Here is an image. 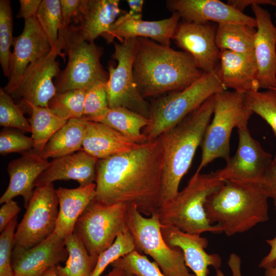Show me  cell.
<instances>
[{
  "mask_svg": "<svg viewBox=\"0 0 276 276\" xmlns=\"http://www.w3.org/2000/svg\"><path fill=\"white\" fill-rule=\"evenodd\" d=\"M225 90L218 67L212 72L204 73L185 89L156 99L149 107V123L143 132L148 142L176 126L210 97Z\"/></svg>",
  "mask_w": 276,
  "mask_h": 276,
  "instance_id": "8992f818",
  "label": "cell"
},
{
  "mask_svg": "<svg viewBox=\"0 0 276 276\" xmlns=\"http://www.w3.org/2000/svg\"><path fill=\"white\" fill-rule=\"evenodd\" d=\"M266 243L270 248L269 252L260 261L259 267L266 269L276 262V236L270 239L266 240Z\"/></svg>",
  "mask_w": 276,
  "mask_h": 276,
  "instance_id": "c3c4849f",
  "label": "cell"
},
{
  "mask_svg": "<svg viewBox=\"0 0 276 276\" xmlns=\"http://www.w3.org/2000/svg\"><path fill=\"white\" fill-rule=\"evenodd\" d=\"M0 125L25 132L31 131L29 121L20 107L15 104L12 98L4 88H0Z\"/></svg>",
  "mask_w": 276,
  "mask_h": 276,
  "instance_id": "74e56055",
  "label": "cell"
},
{
  "mask_svg": "<svg viewBox=\"0 0 276 276\" xmlns=\"http://www.w3.org/2000/svg\"><path fill=\"white\" fill-rule=\"evenodd\" d=\"M86 120L82 150L98 160L130 151L141 145L104 124Z\"/></svg>",
  "mask_w": 276,
  "mask_h": 276,
  "instance_id": "484cf974",
  "label": "cell"
},
{
  "mask_svg": "<svg viewBox=\"0 0 276 276\" xmlns=\"http://www.w3.org/2000/svg\"><path fill=\"white\" fill-rule=\"evenodd\" d=\"M132 67L144 98L181 90L204 73L188 53L142 37L135 39Z\"/></svg>",
  "mask_w": 276,
  "mask_h": 276,
  "instance_id": "7a4b0ae2",
  "label": "cell"
},
{
  "mask_svg": "<svg viewBox=\"0 0 276 276\" xmlns=\"http://www.w3.org/2000/svg\"><path fill=\"white\" fill-rule=\"evenodd\" d=\"M17 218L10 222L0 236V276H13L11 259Z\"/></svg>",
  "mask_w": 276,
  "mask_h": 276,
  "instance_id": "b9f144b4",
  "label": "cell"
},
{
  "mask_svg": "<svg viewBox=\"0 0 276 276\" xmlns=\"http://www.w3.org/2000/svg\"><path fill=\"white\" fill-rule=\"evenodd\" d=\"M59 209L54 233L64 239L73 233L76 223L96 197V183L74 189H56Z\"/></svg>",
  "mask_w": 276,
  "mask_h": 276,
  "instance_id": "4316f807",
  "label": "cell"
},
{
  "mask_svg": "<svg viewBox=\"0 0 276 276\" xmlns=\"http://www.w3.org/2000/svg\"><path fill=\"white\" fill-rule=\"evenodd\" d=\"M127 273L137 276H166L156 263L150 261L145 256L134 250L118 259L111 264Z\"/></svg>",
  "mask_w": 276,
  "mask_h": 276,
  "instance_id": "f35d334b",
  "label": "cell"
},
{
  "mask_svg": "<svg viewBox=\"0 0 276 276\" xmlns=\"http://www.w3.org/2000/svg\"><path fill=\"white\" fill-rule=\"evenodd\" d=\"M265 270L264 276H276V262Z\"/></svg>",
  "mask_w": 276,
  "mask_h": 276,
  "instance_id": "816d5d0a",
  "label": "cell"
},
{
  "mask_svg": "<svg viewBox=\"0 0 276 276\" xmlns=\"http://www.w3.org/2000/svg\"><path fill=\"white\" fill-rule=\"evenodd\" d=\"M260 185L268 198L273 200L276 210V151Z\"/></svg>",
  "mask_w": 276,
  "mask_h": 276,
  "instance_id": "7bdbcfd3",
  "label": "cell"
},
{
  "mask_svg": "<svg viewBox=\"0 0 276 276\" xmlns=\"http://www.w3.org/2000/svg\"><path fill=\"white\" fill-rule=\"evenodd\" d=\"M31 116L29 120L33 142V150L40 155L52 136L67 121L60 118L48 107L31 105Z\"/></svg>",
  "mask_w": 276,
  "mask_h": 276,
  "instance_id": "1f68e13d",
  "label": "cell"
},
{
  "mask_svg": "<svg viewBox=\"0 0 276 276\" xmlns=\"http://www.w3.org/2000/svg\"><path fill=\"white\" fill-rule=\"evenodd\" d=\"M119 0H81L73 18L83 38L89 42L106 33L121 12Z\"/></svg>",
  "mask_w": 276,
  "mask_h": 276,
  "instance_id": "cb8c5ba5",
  "label": "cell"
},
{
  "mask_svg": "<svg viewBox=\"0 0 276 276\" xmlns=\"http://www.w3.org/2000/svg\"><path fill=\"white\" fill-rule=\"evenodd\" d=\"M106 276H126V272L119 268L113 267Z\"/></svg>",
  "mask_w": 276,
  "mask_h": 276,
  "instance_id": "f907efd6",
  "label": "cell"
},
{
  "mask_svg": "<svg viewBox=\"0 0 276 276\" xmlns=\"http://www.w3.org/2000/svg\"><path fill=\"white\" fill-rule=\"evenodd\" d=\"M86 121L84 118L68 120L46 144L40 157L54 159L82 150Z\"/></svg>",
  "mask_w": 276,
  "mask_h": 276,
  "instance_id": "83f0119b",
  "label": "cell"
},
{
  "mask_svg": "<svg viewBox=\"0 0 276 276\" xmlns=\"http://www.w3.org/2000/svg\"><path fill=\"white\" fill-rule=\"evenodd\" d=\"M166 7L177 13L183 21L234 23L256 28V19L219 0H168Z\"/></svg>",
  "mask_w": 276,
  "mask_h": 276,
  "instance_id": "d6986e66",
  "label": "cell"
},
{
  "mask_svg": "<svg viewBox=\"0 0 276 276\" xmlns=\"http://www.w3.org/2000/svg\"><path fill=\"white\" fill-rule=\"evenodd\" d=\"M61 13V27L71 25L81 3V0H60Z\"/></svg>",
  "mask_w": 276,
  "mask_h": 276,
  "instance_id": "f6af8a7d",
  "label": "cell"
},
{
  "mask_svg": "<svg viewBox=\"0 0 276 276\" xmlns=\"http://www.w3.org/2000/svg\"><path fill=\"white\" fill-rule=\"evenodd\" d=\"M20 208L13 199L4 203L0 209V232L2 233L20 212Z\"/></svg>",
  "mask_w": 276,
  "mask_h": 276,
  "instance_id": "ee69618b",
  "label": "cell"
},
{
  "mask_svg": "<svg viewBox=\"0 0 276 276\" xmlns=\"http://www.w3.org/2000/svg\"><path fill=\"white\" fill-rule=\"evenodd\" d=\"M34 142L31 137L25 135L19 130L4 128L0 133V154L6 155L18 152L21 154L33 149Z\"/></svg>",
  "mask_w": 276,
  "mask_h": 276,
  "instance_id": "60d3db41",
  "label": "cell"
},
{
  "mask_svg": "<svg viewBox=\"0 0 276 276\" xmlns=\"http://www.w3.org/2000/svg\"><path fill=\"white\" fill-rule=\"evenodd\" d=\"M136 38L114 42L111 55L117 65L108 66V79L106 88L109 108L122 107L148 118L149 107L140 93L133 76V60Z\"/></svg>",
  "mask_w": 276,
  "mask_h": 276,
  "instance_id": "8fae6325",
  "label": "cell"
},
{
  "mask_svg": "<svg viewBox=\"0 0 276 276\" xmlns=\"http://www.w3.org/2000/svg\"><path fill=\"white\" fill-rule=\"evenodd\" d=\"M98 160L83 150L54 158L36 180L34 187L61 180H74L80 187L88 186L95 181Z\"/></svg>",
  "mask_w": 276,
  "mask_h": 276,
  "instance_id": "603a6c76",
  "label": "cell"
},
{
  "mask_svg": "<svg viewBox=\"0 0 276 276\" xmlns=\"http://www.w3.org/2000/svg\"><path fill=\"white\" fill-rule=\"evenodd\" d=\"M224 182L214 172L194 174L187 186L173 199L162 204L157 211L161 226H173L190 234L221 233L212 224L205 211L208 197Z\"/></svg>",
  "mask_w": 276,
  "mask_h": 276,
  "instance_id": "5b68a950",
  "label": "cell"
},
{
  "mask_svg": "<svg viewBox=\"0 0 276 276\" xmlns=\"http://www.w3.org/2000/svg\"><path fill=\"white\" fill-rule=\"evenodd\" d=\"M128 204L111 205L93 200L77 220L73 233L89 254L98 256L127 230Z\"/></svg>",
  "mask_w": 276,
  "mask_h": 276,
  "instance_id": "30bf717a",
  "label": "cell"
},
{
  "mask_svg": "<svg viewBox=\"0 0 276 276\" xmlns=\"http://www.w3.org/2000/svg\"><path fill=\"white\" fill-rule=\"evenodd\" d=\"M251 8L257 22L254 54L260 88L276 89V27L266 9L256 4Z\"/></svg>",
  "mask_w": 276,
  "mask_h": 276,
  "instance_id": "ffe728a7",
  "label": "cell"
},
{
  "mask_svg": "<svg viewBox=\"0 0 276 276\" xmlns=\"http://www.w3.org/2000/svg\"><path fill=\"white\" fill-rule=\"evenodd\" d=\"M126 276H137V275L126 272Z\"/></svg>",
  "mask_w": 276,
  "mask_h": 276,
  "instance_id": "11a10c76",
  "label": "cell"
},
{
  "mask_svg": "<svg viewBox=\"0 0 276 276\" xmlns=\"http://www.w3.org/2000/svg\"><path fill=\"white\" fill-rule=\"evenodd\" d=\"M127 3L129 7L128 12L132 15H141L144 5L143 0H127Z\"/></svg>",
  "mask_w": 276,
  "mask_h": 276,
  "instance_id": "681fc988",
  "label": "cell"
},
{
  "mask_svg": "<svg viewBox=\"0 0 276 276\" xmlns=\"http://www.w3.org/2000/svg\"><path fill=\"white\" fill-rule=\"evenodd\" d=\"M268 199L260 183L227 180L209 195L204 209L210 222L231 236L269 219Z\"/></svg>",
  "mask_w": 276,
  "mask_h": 276,
  "instance_id": "277c9868",
  "label": "cell"
},
{
  "mask_svg": "<svg viewBox=\"0 0 276 276\" xmlns=\"http://www.w3.org/2000/svg\"><path fill=\"white\" fill-rule=\"evenodd\" d=\"M68 252L65 265L54 267L58 276H90L94 270L98 257L88 253L80 239L73 233L64 238Z\"/></svg>",
  "mask_w": 276,
  "mask_h": 276,
  "instance_id": "f546056e",
  "label": "cell"
},
{
  "mask_svg": "<svg viewBox=\"0 0 276 276\" xmlns=\"http://www.w3.org/2000/svg\"><path fill=\"white\" fill-rule=\"evenodd\" d=\"M106 83L99 82L86 90L83 118L89 120L97 117L108 109Z\"/></svg>",
  "mask_w": 276,
  "mask_h": 276,
  "instance_id": "ab89813d",
  "label": "cell"
},
{
  "mask_svg": "<svg viewBox=\"0 0 276 276\" xmlns=\"http://www.w3.org/2000/svg\"><path fill=\"white\" fill-rule=\"evenodd\" d=\"M57 43L45 56L30 64L20 77L10 94L12 98H20L21 103L48 107L50 100L57 93L53 79L60 72L58 56L64 59L65 54Z\"/></svg>",
  "mask_w": 276,
  "mask_h": 276,
  "instance_id": "4fadbf2b",
  "label": "cell"
},
{
  "mask_svg": "<svg viewBox=\"0 0 276 276\" xmlns=\"http://www.w3.org/2000/svg\"><path fill=\"white\" fill-rule=\"evenodd\" d=\"M67 258L64 239L54 233L30 248L14 247L11 259L13 276H43L47 270Z\"/></svg>",
  "mask_w": 276,
  "mask_h": 276,
  "instance_id": "e0dca14e",
  "label": "cell"
},
{
  "mask_svg": "<svg viewBox=\"0 0 276 276\" xmlns=\"http://www.w3.org/2000/svg\"><path fill=\"white\" fill-rule=\"evenodd\" d=\"M245 96L251 110L268 123L276 136V89L252 90Z\"/></svg>",
  "mask_w": 276,
  "mask_h": 276,
  "instance_id": "d590c367",
  "label": "cell"
},
{
  "mask_svg": "<svg viewBox=\"0 0 276 276\" xmlns=\"http://www.w3.org/2000/svg\"><path fill=\"white\" fill-rule=\"evenodd\" d=\"M238 276H241V274L238 275Z\"/></svg>",
  "mask_w": 276,
  "mask_h": 276,
  "instance_id": "6f0895ef",
  "label": "cell"
},
{
  "mask_svg": "<svg viewBox=\"0 0 276 276\" xmlns=\"http://www.w3.org/2000/svg\"><path fill=\"white\" fill-rule=\"evenodd\" d=\"M135 250L133 238L129 231L119 234L112 244L98 256L90 276H100L108 265Z\"/></svg>",
  "mask_w": 276,
  "mask_h": 276,
  "instance_id": "8d00e7d4",
  "label": "cell"
},
{
  "mask_svg": "<svg viewBox=\"0 0 276 276\" xmlns=\"http://www.w3.org/2000/svg\"><path fill=\"white\" fill-rule=\"evenodd\" d=\"M142 14L132 15L128 12L119 16L109 30L102 35L107 43L114 38L121 42L125 39L142 37L159 44L170 46L180 17L176 12L159 20L148 21L142 19Z\"/></svg>",
  "mask_w": 276,
  "mask_h": 276,
  "instance_id": "ac0fdd59",
  "label": "cell"
},
{
  "mask_svg": "<svg viewBox=\"0 0 276 276\" xmlns=\"http://www.w3.org/2000/svg\"><path fill=\"white\" fill-rule=\"evenodd\" d=\"M218 71L221 81L226 89L231 88L233 91L246 94L260 88L254 52L242 54L220 51Z\"/></svg>",
  "mask_w": 276,
  "mask_h": 276,
  "instance_id": "d4e9b609",
  "label": "cell"
},
{
  "mask_svg": "<svg viewBox=\"0 0 276 276\" xmlns=\"http://www.w3.org/2000/svg\"><path fill=\"white\" fill-rule=\"evenodd\" d=\"M57 43L68 57L65 68L55 78L57 93L71 89L86 90L99 82H106L108 73L101 63L103 49L85 40L77 27H61Z\"/></svg>",
  "mask_w": 276,
  "mask_h": 276,
  "instance_id": "52a82bcc",
  "label": "cell"
},
{
  "mask_svg": "<svg viewBox=\"0 0 276 276\" xmlns=\"http://www.w3.org/2000/svg\"><path fill=\"white\" fill-rule=\"evenodd\" d=\"M226 3L241 12H243L244 9L247 7L256 4L260 6L265 5L276 6V1L274 0H228Z\"/></svg>",
  "mask_w": 276,
  "mask_h": 276,
  "instance_id": "7dc6e473",
  "label": "cell"
},
{
  "mask_svg": "<svg viewBox=\"0 0 276 276\" xmlns=\"http://www.w3.org/2000/svg\"><path fill=\"white\" fill-rule=\"evenodd\" d=\"M216 29L209 22L182 20L172 38L179 48L192 57L203 73L212 72L219 65L220 50L216 42Z\"/></svg>",
  "mask_w": 276,
  "mask_h": 276,
  "instance_id": "9a60e30c",
  "label": "cell"
},
{
  "mask_svg": "<svg viewBox=\"0 0 276 276\" xmlns=\"http://www.w3.org/2000/svg\"><path fill=\"white\" fill-rule=\"evenodd\" d=\"M161 232L170 246L181 249L187 266L195 276H208L209 266L215 270L221 267L220 256L205 251L208 240L200 235L186 233L173 226H161Z\"/></svg>",
  "mask_w": 276,
  "mask_h": 276,
  "instance_id": "44dd1931",
  "label": "cell"
},
{
  "mask_svg": "<svg viewBox=\"0 0 276 276\" xmlns=\"http://www.w3.org/2000/svg\"><path fill=\"white\" fill-rule=\"evenodd\" d=\"M215 95L158 139L163 156L159 206L178 193L181 180L188 171L213 115Z\"/></svg>",
  "mask_w": 276,
  "mask_h": 276,
  "instance_id": "3957f363",
  "label": "cell"
},
{
  "mask_svg": "<svg viewBox=\"0 0 276 276\" xmlns=\"http://www.w3.org/2000/svg\"><path fill=\"white\" fill-rule=\"evenodd\" d=\"M274 14H275V21H276V11H275V13H274Z\"/></svg>",
  "mask_w": 276,
  "mask_h": 276,
  "instance_id": "9f6ffc18",
  "label": "cell"
},
{
  "mask_svg": "<svg viewBox=\"0 0 276 276\" xmlns=\"http://www.w3.org/2000/svg\"><path fill=\"white\" fill-rule=\"evenodd\" d=\"M9 63L8 82L4 90L9 95L28 66L52 50L36 16L25 20L22 33L14 37Z\"/></svg>",
  "mask_w": 276,
  "mask_h": 276,
  "instance_id": "2e32d148",
  "label": "cell"
},
{
  "mask_svg": "<svg viewBox=\"0 0 276 276\" xmlns=\"http://www.w3.org/2000/svg\"><path fill=\"white\" fill-rule=\"evenodd\" d=\"M19 2L20 8L16 17L26 20L36 16L42 0H19Z\"/></svg>",
  "mask_w": 276,
  "mask_h": 276,
  "instance_id": "bcb514c9",
  "label": "cell"
},
{
  "mask_svg": "<svg viewBox=\"0 0 276 276\" xmlns=\"http://www.w3.org/2000/svg\"><path fill=\"white\" fill-rule=\"evenodd\" d=\"M43 276H58L55 271L54 268H52L47 270Z\"/></svg>",
  "mask_w": 276,
  "mask_h": 276,
  "instance_id": "f5cc1de1",
  "label": "cell"
},
{
  "mask_svg": "<svg viewBox=\"0 0 276 276\" xmlns=\"http://www.w3.org/2000/svg\"><path fill=\"white\" fill-rule=\"evenodd\" d=\"M13 16L11 2L0 1V63L5 77L9 75L11 47L14 38L12 36Z\"/></svg>",
  "mask_w": 276,
  "mask_h": 276,
  "instance_id": "e575fe53",
  "label": "cell"
},
{
  "mask_svg": "<svg viewBox=\"0 0 276 276\" xmlns=\"http://www.w3.org/2000/svg\"><path fill=\"white\" fill-rule=\"evenodd\" d=\"M239 143L236 152L222 169L214 172L220 180L261 182L272 160L260 142L254 139L247 127L238 129Z\"/></svg>",
  "mask_w": 276,
  "mask_h": 276,
  "instance_id": "5bb4252c",
  "label": "cell"
},
{
  "mask_svg": "<svg viewBox=\"0 0 276 276\" xmlns=\"http://www.w3.org/2000/svg\"><path fill=\"white\" fill-rule=\"evenodd\" d=\"M49 164L47 159L41 158L33 149L11 161L7 167L9 183L0 198V203L21 196L26 209L33 193L34 183Z\"/></svg>",
  "mask_w": 276,
  "mask_h": 276,
  "instance_id": "7402d4cb",
  "label": "cell"
},
{
  "mask_svg": "<svg viewBox=\"0 0 276 276\" xmlns=\"http://www.w3.org/2000/svg\"><path fill=\"white\" fill-rule=\"evenodd\" d=\"M88 120L104 124L136 143L148 142L142 129L148 125V118L128 108H108L102 115Z\"/></svg>",
  "mask_w": 276,
  "mask_h": 276,
  "instance_id": "f1b7e54d",
  "label": "cell"
},
{
  "mask_svg": "<svg viewBox=\"0 0 276 276\" xmlns=\"http://www.w3.org/2000/svg\"><path fill=\"white\" fill-rule=\"evenodd\" d=\"M85 93L86 90L79 89L57 93L49 101L48 107L66 121L83 118Z\"/></svg>",
  "mask_w": 276,
  "mask_h": 276,
  "instance_id": "d6a6232c",
  "label": "cell"
},
{
  "mask_svg": "<svg viewBox=\"0 0 276 276\" xmlns=\"http://www.w3.org/2000/svg\"><path fill=\"white\" fill-rule=\"evenodd\" d=\"M58 205L53 183L35 187L26 211L15 232L14 247L30 248L54 233Z\"/></svg>",
  "mask_w": 276,
  "mask_h": 276,
  "instance_id": "7c38bea8",
  "label": "cell"
},
{
  "mask_svg": "<svg viewBox=\"0 0 276 276\" xmlns=\"http://www.w3.org/2000/svg\"><path fill=\"white\" fill-rule=\"evenodd\" d=\"M252 113L245 94L225 90L215 95L213 118L203 136L201 158L195 173H200L215 159L221 158L226 162L229 159L233 129L247 127Z\"/></svg>",
  "mask_w": 276,
  "mask_h": 276,
  "instance_id": "ba28073f",
  "label": "cell"
},
{
  "mask_svg": "<svg viewBox=\"0 0 276 276\" xmlns=\"http://www.w3.org/2000/svg\"><path fill=\"white\" fill-rule=\"evenodd\" d=\"M256 30L246 25L234 23L218 24L216 42L220 51L249 54L254 52Z\"/></svg>",
  "mask_w": 276,
  "mask_h": 276,
  "instance_id": "4dcf8cb0",
  "label": "cell"
},
{
  "mask_svg": "<svg viewBox=\"0 0 276 276\" xmlns=\"http://www.w3.org/2000/svg\"><path fill=\"white\" fill-rule=\"evenodd\" d=\"M128 228L135 250L152 257L166 276H195L190 272L181 249L170 246L165 241L157 212L145 217L136 205L129 204Z\"/></svg>",
  "mask_w": 276,
  "mask_h": 276,
  "instance_id": "9c48e42d",
  "label": "cell"
},
{
  "mask_svg": "<svg viewBox=\"0 0 276 276\" xmlns=\"http://www.w3.org/2000/svg\"><path fill=\"white\" fill-rule=\"evenodd\" d=\"M36 17L52 49L55 48L62 22L60 0H42Z\"/></svg>",
  "mask_w": 276,
  "mask_h": 276,
  "instance_id": "836d02e7",
  "label": "cell"
},
{
  "mask_svg": "<svg viewBox=\"0 0 276 276\" xmlns=\"http://www.w3.org/2000/svg\"><path fill=\"white\" fill-rule=\"evenodd\" d=\"M163 168L157 139L130 151L99 159L95 199L106 205L134 204L142 214L150 216L159 207Z\"/></svg>",
  "mask_w": 276,
  "mask_h": 276,
  "instance_id": "6da1fadb",
  "label": "cell"
},
{
  "mask_svg": "<svg viewBox=\"0 0 276 276\" xmlns=\"http://www.w3.org/2000/svg\"><path fill=\"white\" fill-rule=\"evenodd\" d=\"M216 276H225L223 273V272L219 269L216 270ZM232 276H235V275L234 274H233Z\"/></svg>",
  "mask_w": 276,
  "mask_h": 276,
  "instance_id": "db71d44e",
  "label": "cell"
}]
</instances>
